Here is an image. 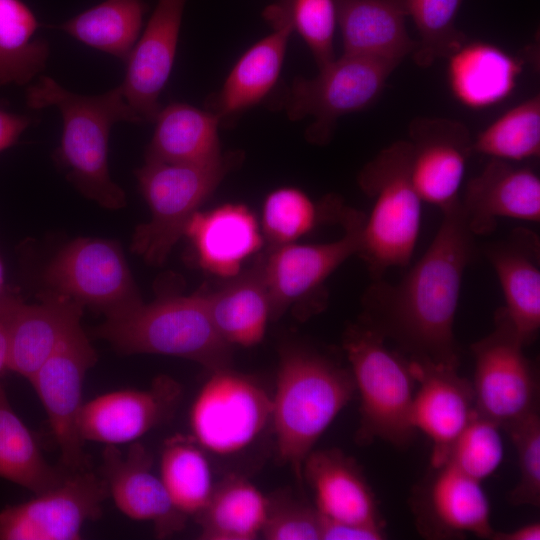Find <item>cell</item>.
Masks as SVG:
<instances>
[{"instance_id":"10","label":"cell","mask_w":540,"mask_h":540,"mask_svg":"<svg viewBox=\"0 0 540 540\" xmlns=\"http://www.w3.org/2000/svg\"><path fill=\"white\" fill-rule=\"evenodd\" d=\"M271 415L272 397L254 378L230 368L212 371L190 410L191 437L204 451L229 456L252 445Z\"/></svg>"},{"instance_id":"34","label":"cell","mask_w":540,"mask_h":540,"mask_svg":"<svg viewBox=\"0 0 540 540\" xmlns=\"http://www.w3.org/2000/svg\"><path fill=\"white\" fill-rule=\"evenodd\" d=\"M67 471L46 461L37 439L11 407L0 383V478L38 494L58 484Z\"/></svg>"},{"instance_id":"11","label":"cell","mask_w":540,"mask_h":540,"mask_svg":"<svg viewBox=\"0 0 540 540\" xmlns=\"http://www.w3.org/2000/svg\"><path fill=\"white\" fill-rule=\"evenodd\" d=\"M52 291L104 313L105 317L142 302L120 245L78 238L63 247L44 272Z\"/></svg>"},{"instance_id":"21","label":"cell","mask_w":540,"mask_h":540,"mask_svg":"<svg viewBox=\"0 0 540 540\" xmlns=\"http://www.w3.org/2000/svg\"><path fill=\"white\" fill-rule=\"evenodd\" d=\"M460 203L474 236L494 231L500 218L540 221V178L527 166L490 158L471 178Z\"/></svg>"},{"instance_id":"37","label":"cell","mask_w":540,"mask_h":540,"mask_svg":"<svg viewBox=\"0 0 540 540\" xmlns=\"http://www.w3.org/2000/svg\"><path fill=\"white\" fill-rule=\"evenodd\" d=\"M263 17L272 29L287 27L296 32L309 47L318 68L335 59V0H275L265 8Z\"/></svg>"},{"instance_id":"23","label":"cell","mask_w":540,"mask_h":540,"mask_svg":"<svg viewBox=\"0 0 540 540\" xmlns=\"http://www.w3.org/2000/svg\"><path fill=\"white\" fill-rule=\"evenodd\" d=\"M302 479L320 514L385 530L376 496L360 466L340 449H313L304 460Z\"/></svg>"},{"instance_id":"3","label":"cell","mask_w":540,"mask_h":540,"mask_svg":"<svg viewBox=\"0 0 540 540\" xmlns=\"http://www.w3.org/2000/svg\"><path fill=\"white\" fill-rule=\"evenodd\" d=\"M355 393L350 369L332 358L302 346L281 350L271 423L277 456L298 482L307 455Z\"/></svg>"},{"instance_id":"32","label":"cell","mask_w":540,"mask_h":540,"mask_svg":"<svg viewBox=\"0 0 540 540\" xmlns=\"http://www.w3.org/2000/svg\"><path fill=\"white\" fill-rule=\"evenodd\" d=\"M144 0H104L58 28L79 42L127 62L142 32Z\"/></svg>"},{"instance_id":"15","label":"cell","mask_w":540,"mask_h":540,"mask_svg":"<svg viewBox=\"0 0 540 540\" xmlns=\"http://www.w3.org/2000/svg\"><path fill=\"white\" fill-rule=\"evenodd\" d=\"M410 173L423 202L441 211L460 199L473 139L465 124L447 118H415L409 125Z\"/></svg>"},{"instance_id":"5","label":"cell","mask_w":540,"mask_h":540,"mask_svg":"<svg viewBox=\"0 0 540 540\" xmlns=\"http://www.w3.org/2000/svg\"><path fill=\"white\" fill-rule=\"evenodd\" d=\"M358 183L374 205L357 254L378 280L389 268L410 263L419 236L423 201L411 178L408 140L382 149L360 171Z\"/></svg>"},{"instance_id":"17","label":"cell","mask_w":540,"mask_h":540,"mask_svg":"<svg viewBox=\"0 0 540 540\" xmlns=\"http://www.w3.org/2000/svg\"><path fill=\"white\" fill-rule=\"evenodd\" d=\"M409 365L417 387L411 424L430 439L431 468H438L476 412L472 384L458 373V366L421 357H410Z\"/></svg>"},{"instance_id":"19","label":"cell","mask_w":540,"mask_h":540,"mask_svg":"<svg viewBox=\"0 0 540 540\" xmlns=\"http://www.w3.org/2000/svg\"><path fill=\"white\" fill-rule=\"evenodd\" d=\"M101 475L108 496L127 517L151 522L155 535L164 539L185 528L187 516L172 503L160 477L152 469L153 459L146 447L136 441L125 455L109 446L102 454Z\"/></svg>"},{"instance_id":"24","label":"cell","mask_w":540,"mask_h":540,"mask_svg":"<svg viewBox=\"0 0 540 540\" xmlns=\"http://www.w3.org/2000/svg\"><path fill=\"white\" fill-rule=\"evenodd\" d=\"M484 254L496 273L502 307L526 346L540 329V242L529 229H514L506 238L488 244Z\"/></svg>"},{"instance_id":"25","label":"cell","mask_w":540,"mask_h":540,"mask_svg":"<svg viewBox=\"0 0 540 540\" xmlns=\"http://www.w3.org/2000/svg\"><path fill=\"white\" fill-rule=\"evenodd\" d=\"M343 54L398 65L416 48L406 28L407 0H335Z\"/></svg>"},{"instance_id":"27","label":"cell","mask_w":540,"mask_h":540,"mask_svg":"<svg viewBox=\"0 0 540 540\" xmlns=\"http://www.w3.org/2000/svg\"><path fill=\"white\" fill-rule=\"evenodd\" d=\"M292 31L275 28L238 59L219 91L205 102L220 124L230 123L240 113L259 103L275 86Z\"/></svg>"},{"instance_id":"35","label":"cell","mask_w":540,"mask_h":540,"mask_svg":"<svg viewBox=\"0 0 540 540\" xmlns=\"http://www.w3.org/2000/svg\"><path fill=\"white\" fill-rule=\"evenodd\" d=\"M205 451L191 437L174 435L163 445L160 479L184 515L197 516L210 499L214 485Z\"/></svg>"},{"instance_id":"8","label":"cell","mask_w":540,"mask_h":540,"mask_svg":"<svg viewBox=\"0 0 540 540\" xmlns=\"http://www.w3.org/2000/svg\"><path fill=\"white\" fill-rule=\"evenodd\" d=\"M396 68L385 61L343 54L318 68L313 78L296 77L285 91L282 108L293 121L312 117L307 140L326 144L338 119L372 105Z\"/></svg>"},{"instance_id":"36","label":"cell","mask_w":540,"mask_h":540,"mask_svg":"<svg viewBox=\"0 0 540 540\" xmlns=\"http://www.w3.org/2000/svg\"><path fill=\"white\" fill-rule=\"evenodd\" d=\"M473 152L515 163L539 157V95L512 107L478 133Z\"/></svg>"},{"instance_id":"28","label":"cell","mask_w":540,"mask_h":540,"mask_svg":"<svg viewBox=\"0 0 540 540\" xmlns=\"http://www.w3.org/2000/svg\"><path fill=\"white\" fill-rule=\"evenodd\" d=\"M448 83L454 97L471 109H483L506 99L522 70L520 61L482 41L465 43L447 58Z\"/></svg>"},{"instance_id":"4","label":"cell","mask_w":540,"mask_h":540,"mask_svg":"<svg viewBox=\"0 0 540 540\" xmlns=\"http://www.w3.org/2000/svg\"><path fill=\"white\" fill-rule=\"evenodd\" d=\"M122 354H159L208 370L230 368L232 346L218 333L205 294L163 298L106 317L94 330Z\"/></svg>"},{"instance_id":"16","label":"cell","mask_w":540,"mask_h":540,"mask_svg":"<svg viewBox=\"0 0 540 540\" xmlns=\"http://www.w3.org/2000/svg\"><path fill=\"white\" fill-rule=\"evenodd\" d=\"M182 397V387L167 375L147 389L110 391L85 402L79 416L82 440L109 446L133 443L167 421Z\"/></svg>"},{"instance_id":"7","label":"cell","mask_w":540,"mask_h":540,"mask_svg":"<svg viewBox=\"0 0 540 540\" xmlns=\"http://www.w3.org/2000/svg\"><path fill=\"white\" fill-rule=\"evenodd\" d=\"M238 158L228 153L207 163L145 161L136 177L151 218L136 228L131 250L151 265H162Z\"/></svg>"},{"instance_id":"30","label":"cell","mask_w":540,"mask_h":540,"mask_svg":"<svg viewBox=\"0 0 540 540\" xmlns=\"http://www.w3.org/2000/svg\"><path fill=\"white\" fill-rule=\"evenodd\" d=\"M145 161L207 163L220 159L217 116L207 109L172 102L161 107Z\"/></svg>"},{"instance_id":"31","label":"cell","mask_w":540,"mask_h":540,"mask_svg":"<svg viewBox=\"0 0 540 540\" xmlns=\"http://www.w3.org/2000/svg\"><path fill=\"white\" fill-rule=\"evenodd\" d=\"M268 498L246 478L229 474L214 485L196 516L202 540H254L261 534Z\"/></svg>"},{"instance_id":"2","label":"cell","mask_w":540,"mask_h":540,"mask_svg":"<svg viewBox=\"0 0 540 540\" xmlns=\"http://www.w3.org/2000/svg\"><path fill=\"white\" fill-rule=\"evenodd\" d=\"M26 103L31 109L55 107L60 112L63 130L55 159L68 180L104 208L124 207L125 192L109 172V138L116 123L140 124V120L129 106L121 84L102 94L81 95L41 75L27 88Z\"/></svg>"},{"instance_id":"1","label":"cell","mask_w":540,"mask_h":540,"mask_svg":"<svg viewBox=\"0 0 540 540\" xmlns=\"http://www.w3.org/2000/svg\"><path fill=\"white\" fill-rule=\"evenodd\" d=\"M442 214L428 249L399 282L374 280L365 295L362 322L410 357L459 366L454 322L475 236L460 199Z\"/></svg>"},{"instance_id":"40","label":"cell","mask_w":540,"mask_h":540,"mask_svg":"<svg viewBox=\"0 0 540 540\" xmlns=\"http://www.w3.org/2000/svg\"><path fill=\"white\" fill-rule=\"evenodd\" d=\"M318 222V208L300 189L278 188L266 197L262 226L269 249L292 243Z\"/></svg>"},{"instance_id":"39","label":"cell","mask_w":540,"mask_h":540,"mask_svg":"<svg viewBox=\"0 0 540 540\" xmlns=\"http://www.w3.org/2000/svg\"><path fill=\"white\" fill-rule=\"evenodd\" d=\"M500 430L498 424L476 411L453 442L445 463L482 482L497 470L503 460Z\"/></svg>"},{"instance_id":"13","label":"cell","mask_w":540,"mask_h":540,"mask_svg":"<svg viewBox=\"0 0 540 540\" xmlns=\"http://www.w3.org/2000/svg\"><path fill=\"white\" fill-rule=\"evenodd\" d=\"M96 361V351L80 325L29 379L47 414L61 466L68 471L88 469L78 422L84 379Z\"/></svg>"},{"instance_id":"33","label":"cell","mask_w":540,"mask_h":540,"mask_svg":"<svg viewBox=\"0 0 540 540\" xmlns=\"http://www.w3.org/2000/svg\"><path fill=\"white\" fill-rule=\"evenodd\" d=\"M41 24L22 0H0V86L26 85L45 70L50 48Z\"/></svg>"},{"instance_id":"26","label":"cell","mask_w":540,"mask_h":540,"mask_svg":"<svg viewBox=\"0 0 540 540\" xmlns=\"http://www.w3.org/2000/svg\"><path fill=\"white\" fill-rule=\"evenodd\" d=\"M184 235L193 244L200 266L223 278L237 275L242 263L263 245L255 216L241 204L196 212Z\"/></svg>"},{"instance_id":"9","label":"cell","mask_w":540,"mask_h":540,"mask_svg":"<svg viewBox=\"0 0 540 540\" xmlns=\"http://www.w3.org/2000/svg\"><path fill=\"white\" fill-rule=\"evenodd\" d=\"M494 322V329L471 345V384L476 411L504 429L539 410V382L503 308L496 311Z\"/></svg>"},{"instance_id":"22","label":"cell","mask_w":540,"mask_h":540,"mask_svg":"<svg viewBox=\"0 0 540 540\" xmlns=\"http://www.w3.org/2000/svg\"><path fill=\"white\" fill-rule=\"evenodd\" d=\"M82 312L80 303L55 291L36 304L16 296L8 321L7 370L29 380L80 326Z\"/></svg>"},{"instance_id":"20","label":"cell","mask_w":540,"mask_h":540,"mask_svg":"<svg viewBox=\"0 0 540 540\" xmlns=\"http://www.w3.org/2000/svg\"><path fill=\"white\" fill-rule=\"evenodd\" d=\"M187 0H157L127 62L121 87L142 123H153L175 60Z\"/></svg>"},{"instance_id":"29","label":"cell","mask_w":540,"mask_h":540,"mask_svg":"<svg viewBox=\"0 0 540 540\" xmlns=\"http://www.w3.org/2000/svg\"><path fill=\"white\" fill-rule=\"evenodd\" d=\"M205 295L212 321L228 344L252 347L262 341L270 319L264 255L222 288Z\"/></svg>"},{"instance_id":"41","label":"cell","mask_w":540,"mask_h":540,"mask_svg":"<svg viewBox=\"0 0 540 540\" xmlns=\"http://www.w3.org/2000/svg\"><path fill=\"white\" fill-rule=\"evenodd\" d=\"M514 443L519 480L507 498L512 505L540 504V414L535 411L504 428Z\"/></svg>"},{"instance_id":"44","label":"cell","mask_w":540,"mask_h":540,"mask_svg":"<svg viewBox=\"0 0 540 540\" xmlns=\"http://www.w3.org/2000/svg\"><path fill=\"white\" fill-rule=\"evenodd\" d=\"M31 123L28 115L13 113L0 106V152L13 146Z\"/></svg>"},{"instance_id":"38","label":"cell","mask_w":540,"mask_h":540,"mask_svg":"<svg viewBox=\"0 0 540 540\" xmlns=\"http://www.w3.org/2000/svg\"><path fill=\"white\" fill-rule=\"evenodd\" d=\"M463 0H407L408 16L413 20L419 39L412 54L421 68L448 58L466 43L465 34L455 20Z\"/></svg>"},{"instance_id":"14","label":"cell","mask_w":540,"mask_h":540,"mask_svg":"<svg viewBox=\"0 0 540 540\" xmlns=\"http://www.w3.org/2000/svg\"><path fill=\"white\" fill-rule=\"evenodd\" d=\"M366 215L343 207V236L322 244H285L264 255L270 319H278L295 301L320 290L324 281L349 257L357 254Z\"/></svg>"},{"instance_id":"12","label":"cell","mask_w":540,"mask_h":540,"mask_svg":"<svg viewBox=\"0 0 540 540\" xmlns=\"http://www.w3.org/2000/svg\"><path fill=\"white\" fill-rule=\"evenodd\" d=\"M108 496L104 480L88 469L67 471L55 486L0 511V540H78Z\"/></svg>"},{"instance_id":"43","label":"cell","mask_w":540,"mask_h":540,"mask_svg":"<svg viewBox=\"0 0 540 540\" xmlns=\"http://www.w3.org/2000/svg\"><path fill=\"white\" fill-rule=\"evenodd\" d=\"M320 540H382L384 529L334 520L320 514Z\"/></svg>"},{"instance_id":"47","label":"cell","mask_w":540,"mask_h":540,"mask_svg":"<svg viewBox=\"0 0 540 540\" xmlns=\"http://www.w3.org/2000/svg\"><path fill=\"white\" fill-rule=\"evenodd\" d=\"M2 283H3V271H2V266H1V262H0V296L2 294Z\"/></svg>"},{"instance_id":"18","label":"cell","mask_w":540,"mask_h":540,"mask_svg":"<svg viewBox=\"0 0 540 540\" xmlns=\"http://www.w3.org/2000/svg\"><path fill=\"white\" fill-rule=\"evenodd\" d=\"M413 513L419 532L431 539L473 534L491 539L490 503L481 482L445 463L432 468L414 493Z\"/></svg>"},{"instance_id":"46","label":"cell","mask_w":540,"mask_h":540,"mask_svg":"<svg viewBox=\"0 0 540 540\" xmlns=\"http://www.w3.org/2000/svg\"><path fill=\"white\" fill-rule=\"evenodd\" d=\"M491 539L494 540H539L540 523L531 522L522 525L512 531L496 532L494 531Z\"/></svg>"},{"instance_id":"6","label":"cell","mask_w":540,"mask_h":540,"mask_svg":"<svg viewBox=\"0 0 540 540\" xmlns=\"http://www.w3.org/2000/svg\"><path fill=\"white\" fill-rule=\"evenodd\" d=\"M343 348L360 397L357 442L366 445L378 439L407 447L416 432L410 419L416 381L409 358L390 349L386 339L363 322L346 330Z\"/></svg>"},{"instance_id":"42","label":"cell","mask_w":540,"mask_h":540,"mask_svg":"<svg viewBox=\"0 0 540 540\" xmlns=\"http://www.w3.org/2000/svg\"><path fill=\"white\" fill-rule=\"evenodd\" d=\"M320 513L315 506L286 497L268 498L260 536L266 540H320Z\"/></svg>"},{"instance_id":"45","label":"cell","mask_w":540,"mask_h":540,"mask_svg":"<svg viewBox=\"0 0 540 540\" xmlns=\"http://www.w3.org/2000/svg\"><path fill=\"white\" fill-rule=\"evenodd\" d=\"M11 293L0 296V375L7 370L8 362V321L10 311L15 299Z\"/></svg>"}]
</instances>
